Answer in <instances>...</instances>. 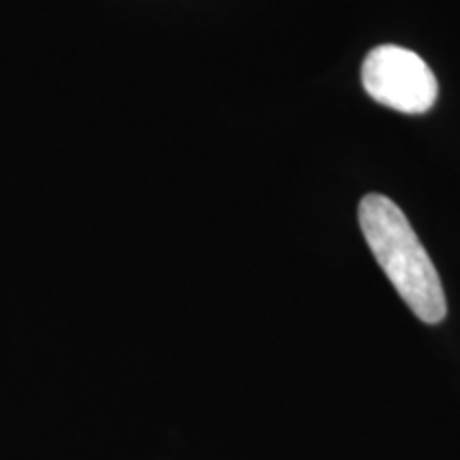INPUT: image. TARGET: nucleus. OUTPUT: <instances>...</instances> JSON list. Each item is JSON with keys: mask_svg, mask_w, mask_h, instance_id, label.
<instances>
[{"mask_svg": "<svg viewBox=\"0 0 460 460\" xmlns=\"http://www.w3.org/2000/svg\"><path fill=\"white\" fill-rule=\"evenodd\" d=\"M358 222L371 254L407 307L424 324H439L447 314L444 286L401 207L384 194H367Z\"/></svg>", "mask_w": 460, "mask_h": 460, "instance_id": "f257e3e1", "label": "nucleus"}, {"mask_svg": "<svg viewBox=\"0 0 460 460\" xmlns=\"http://www.w3.org/2000/svg\"><path fill=\"white\" fill-rule=\"evenodd\" d=\"M362 85L379 105L410 115L427 113L439 94L435 73L427 62L399 45H379L367 54Z\"/></svg>", "mask_w": 460, "mask_h": 460, "instance_id": "f03ea898", "label": "nucleus"}]
</instances>
